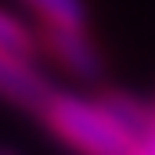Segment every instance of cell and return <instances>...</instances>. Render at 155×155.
Wrapping results in <instances>:
<instances>
[{"instance_id": "5", "label": "cell", "mask_w": 155, "mask_h": 155, "mask_svg": "<svg viewBox=\"0 0 155 155\" xmlns=\"http://www.w3.org/2000/svg\"><path fill=\"white\" fill-rule=\"evenodd\" d=\"M36 15V25H87L90 11L83 0H18Z\"/></svg>"}, {"instance_id": "4", "label": "cell", "mask_w": 155, "mask_h": 155, "mask_svg": "<svg viewBox=\"0 0 155 155\" xmlns=\"http://www.w3.org/2000/svg\"><path fill=\"white\" fill-rule=\"evenodd\" d=\"M0 54L7 58H25V61H40V25L33 29L29 22H22L15 11L0 7Z\"/></svg>"}, {"instance_id": "6", "label": "cell", "mask_w": 155, "mask_h": 155, "mask_svg": "<svg viewBox=\"0 0 155 155\" xmlns=\"http://www.w3.org/2000/svg\"><path fill=\"white\" fill-rule=\"evenodd\" d=\"M101 101H105V108H108L134 137L144 130V123L152 116V101H144V97H137V94H130V90H105Z\"/></svg>"}, {"instance_id": "7", "label": "cell", "mask_w": 155, "mask_h": 155, "mask_svg": "<svg viewBox=\"0 0 155 155\" xmlns=\"http://www.w3.org/2000/svg\"><path fill=\"white\" fill-rule=\"evenodd\" d=\"M130 155H155V101H152V116H148V123H144V130L137 134Z\"/></svg>"}, {"instance_id": "3", "label": "cell", "mask_w": 155, "mask_h": 155, "mask_svg": "<svg viewBox=\"0 0 155 155\" xmlns=\"http://www.w3.org/2000/svg\"><path fill=\"white\" fill-rule=\"evenodd\" d=\"M51 94H54V83L40 69V61L0 54V101L22 108L29 116H40V108L47 105Z\"/></svg>"}, {"instance_id": "1", "label": "cell", "mask_w": 155, "mask_h": 155, "mask_svg": "<svg viewBox=\"0 0 155 155\" xmlns=\"http://www.w3.org/2000/svg\"><path fill=\"white\" fill-rule=\"evenodd\" d=\"M36 119L54 141H61L76 155H130L137 141L105 108L101 97H83L61 87H54V94L47 97Z\"/></svg>"}, {"instance_id": "2", "label": "cell", "mask_w": 155, "mask_h": 155, "mask_svg": "<svg viewBox=\"0 0 155 155\" xmlns=\"http://www.w3.org/2000/svg\"><path fill=\"white\" fill-rule=\"evenodd\" d=\"M40 51L72 79L97 83L105 76V54L87 25H40Z\"/></svg>"}, {"instance_id": "8", "label": "cell", "mask_w": 155, "mask_h": 155, "mask_svg": "<svg viewBox=\"0 0 155 155\" xmlns=\"http://www.w3.org/2000/svg\"><path fill=\"white\" fill-rule=\"evenodd\" d=\"M0 155H22V152H15V148H0Z\"/></svg>"}]
</instances>
